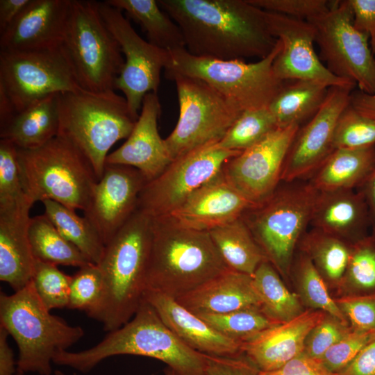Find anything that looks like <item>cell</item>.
Returning <instances> with one entry per match:
<instances>
[{"instance_id": "obj_51", "label": "cell", "mask_w": 375, "mask_h": 375, "mask_svg": "<svg viewBox=\"0 0 375 375\" xmlns=\"http://www.w3.org/2000/svg\"><path fill=\"white\" fill-rule=\"evenodd\" d=\"M356 30L368 37L375 55V0H348Z\"/></svg>"}, {"instance_id": "obj_53", "label": "cell", "mask_w": 375, "mask_h": 375, "mask_svg": "<svg viewBox=\"0 0 375 375\" xmlns=\"http://www.w3.org/2000/svg\"><path fill=\"white\" fill-rule=\"evenodd\" d=\"M8 335L7 331L0 326V375H24L15 360L8 342Z\"/></svg>"}, {"instance_id": "obj_33", "label": "cell", "mask_w": 375, "mask_h": 375, "mask_svg": "<svg viewBox=\"0 0 375 375\" xmlns=\"http://www.w3.org/2000/svg\"><path fill=\"white\" fill-rule=\"evenodd\" d=\"M351 244L312 228L298 247L309 257L326 283L340 287L349 262Z\"/></svg>"}, {"instance_id": "obj_43", "label": "cell", "mask_w": 375, "mask_h": 375, "mask_svg": "<svg viewBox=\"0 0 375 375\" xmlns=\"http://www.w3.org/2000/svg\"><path fill=\"white\" fill-rule=\"evenodd\" d=\"M333 145L335 149H361L375 145V119L360 114L349 103L338 120Z\"/></svg>"}, {"instance_id": "obj_31", "label": "cell", "mask_w": 375, "mask_h": 375, "mask_svg": "<svg viewBox=\"0 0 375 375\" xmlns=\"http://www.w3.org/2000/svg\"><path fill=\"white\" fill-rule=\"evenodd\" d=\"M231 269L253 276L267 258L242 217L209 231Z\"/></svg>"}, {"instance_id": "obj_5", "label": "cell", "mask_w": 375, "mask_h": 375, "mask_svg": "<svg viewBox=\"0 0 375 375\" xmlns=\"http://www.w3.org/2000/svg\"><path fill=\"white\" fill-rule=\"evenodd\" d=\"M59 131L90 163L101 179L110 149L128 138L136 119L124 97L114 90L58 94Z\"/></svg>"}, {"instance_id": "obj_27", "label": "cell", "mask_w": 375, "mask_h": 375, "mask_svg": "<svg viewBox=\"0 0 375 375\" xmlns=\"http://www.w3.org/2000/svg\"><path fill=\"white\" fill-rule=\"evenodd\" d=\"M176 300L194 314H223L260 307L252 276L231 269Z\"/></svg>"}, {"instance_id": "obj_56", "label": "cell", "mask_w": 375, "mask_h": 375, "mask_svg": "<svg viewBox=\"0 0 375 375\" xmlns=\"http://www.w3.org/2000/svg\"><path fill=\"white\" fill-rule=\"evenodd\" d=\"M360 190L368 206L372 227L375 231V168Z\"/></svg>"}, {"instance_id": "obj_24", "label": "cell", "mask_w": 375, "mask_h": 375, "mask_svg": "<svg viewBox=\"0 0 375 375\" xmlns=\"http://www.w3.org/2000/svg\"><path fill=\"white\" fill-rule=\"evenodd\" d=\"M326 315L321 310H304L242 343L243 354L260 372L278 369L303 353L307 335Z\"/></svg>"}, {"instance_id": "obj_1", "label": "cell", "mask_w": 375, "mask_h": 375, "mask_svg": "<svg viewBox=\"0 0 375 375\" xmlns=\"http://www.w3.org/2000/svg\"><path fill=\"white\" fill-rule=\"evenodd\" d=\"M177 24L186 50L218 60L263 59L278 40L272 33L267 11L249 0H158Z\"/></svg>"}, {"instance_id": "obj_47", "label": "cell", "mask_w": 375, "mask_h": 375, "mask_svg": "<svg viewBox=\"0 0 375 375\" xmlns=\"http://www.w3.org/2000/svg\"><path fill=\"white\" fill-rule=\"evenodd\" d=\"M334 300L351 328L375 332V293L345 294Z\"/></svg>"}, {"instance_id": "obj_12", "label": "cell", "mask_w": 375, "mask_h": 375, "mask_svg": "<svg viewBox=\"0 0 375 375\" xmlns=\"http://www.w3.org/2000/svg\"><path fill=\"white\" fill-rule=\"evenodd\" d=\"M315 31L319 57L335 76L375 94V58L367 36L355 28L348 0L331 1L328 12L308 20Z\"/></svg>"}, {"instance_id": "obj_32", "label": "cell", "mask_w": 375, "mask_h": 375, "mask_svg": "<svg viewBox=\"0 0 375 375\" xmlns=\"http://www.w3.org/2000/svg\"><path fill=\"white\" fill-rule=\"evenodd\" d=\"M109 5L126 12L146 34L148 42L171 51L185 48V40L177 24L155 0H106Z\"/></svg>"}, {"instance_id": "obj_59", "label": "cell", "mask_w": 375, "mask_h": 375, "mask_svg": "<svg viewBox=\"0 0 375 375\" xmlns=\"http://www.w3.org/2000/svg\"><path fill=\"white\" fill-rule=\"evenodd\" d=\"M54 375H67L65 373L62 372L61 370L56 369L53 372Z\"/></svg>"}, {"instance_id": "obj_55", "label": "cell", "mask_w": 375, "mask_h": 375, "mask_svg": "<svg viewBox=\"0 0 375 375\" xmlns=\"http://www.w3.org/2000/svg\"><path fill=\"white\" fill-rule=\"evenodd\" d=\"M350 104L360 114L375 119V94L353 90L351 94Z\"/></svg>"}, {"instance_id": "obj_21", "label": "cell", "mask_w": 375, "mask_h": 375, "mask_svg": "<svg viewBox=\"0 0 375 375\" xmlns=\"http://www.w3.org/2000/svg\"><path fill=\"white\" fill-rule=\"evenodd\" d=\"M160 111L158 94H146L132 132L119 148L108 155L106 164L132 167L147 182L159 176L172 162L158 128Z\"/></svg>"}, {"instance_id": "obj_30", "label": "cell", "mask_w": 375, "mask_h": 375, "mask_svg": "<svg viewBox=\"0 0 375 375\" xmlns=\"http://www.w3.org/2000/svg\"><path fill=\"white\" fill-rule=\"evenodd\" d=\"M329 87L314 81H285L268 108L278 127L308 122L323 104Z\"/></svg>"}, {"instance_id": "obj_6", "label": "cell", "mask_w": 375, "mask_h": 375, "mask_svg": "<svg viewBox=\"0 0 375 375\" xmlns=\"http://www.w3.org/2000/svg\"><path fill=\"white\" fill-rule=\"evenodd\" d=\"M0 326L15 341L17 364L24 374L51 375L54 356L80 340L84 330L50 313L31 281L22 289L0 294Z\"/></svg>"}, {"instance_id": "obj_8", "label": "cell", "mask_w": 375, "mask_h": 375, "mask_svg": "<svg viewBox=\"0 0 375 375\" xmlns=\"http://www.w3.org/2000/svg\"><path fill=\"white\" fill-rule=\"evenodd\" d=\"M317 193L308 181L282 182L267 199L242 215L281 277L291 275L294 250L310 224Z\"/></svg>"}, {"instance_id": "obj_17", "label": "cell", "mask_w": 375, "mask_h": 375, "mask_svg": "<svg viewBox=\"0 0 375 375\" xmlns=\"http://www.w3.org/2000/svg\"><path fill=\"white\" fill-rule=\"evenodd\" d=\"M355 87H329L320 108L299 128L285 160L281 183L310 177L333 151L337 122Z\"/></svg>"}, {"instance_id": "obj_52", "label": "cell", "mask_w": 375, "mask_h": 375, "mask_svg": "<svg viewBox=\"0 0 375 375\" xmlns=\"http://www.w3.org/2000/svg\"><path fill=\"white\" fill-rule=\"evenodd\" d=\"M336 375H375V338Z\"/></svg>"}, {"instance_id": "obj_45", "label": "cell", "mask_w": 375, "mask_h": 375, "mask_svg": "<svg viewBox=\"0 0 375 375\" xmlns=\"http://www.w3.org/2000/svg\"><path fill=\"white\" fill-rule=\"evenodd\" d=\"M26 196L20 181L17 147L0 140V205L16 201Z\"/></svg>"}, {"instance_id": "obj_49", "label": "cell", "mask_w": 375, "mask_h": 375, "mask_svg": "<svg viewBox=\"0 0 375 375\" xmlns=\"http://www.w3.org/2000/svg\"><path fill=\"white\" fill-rule=\"evenodd\" d=\"M206 375H258V369L244 355L223 357L206 355Z\"/></svg>"}, {"instance_id": "obj_16", "label": "cell", "mask_w": 375, "mask_h": 375, "mask_svg": "<svg viewBox=\"0 0 375 375\" xmlns=\"http://www.w3.org/2000/svg\"><path fill=\"white\" fill-rule=\"evenodd\" d=\"M299 127H278L230 158L222 168L225 179L253 205L265 201L281 183L285 160Z\"/></svg>"}, {"instance_id": "obj_19", "label": "cell", "mask_w": 375, "mask_h": 375, "mask_svg": "<svg viewBox=\"0 0 375 375\" xmlns=\"http://www.w3.org/2000/svg\"><path fill=\"white\" fill-rule=\"evenodd\" d=\"M146 183L142 174L132 167L106 164L102 177L97 182L83 211V216L105 245L136 210Z\"/></svg>"}, {"instance_id": "obj_36", "label": "cell", "mask_w": 375, "mask_h": 375, "mask_svg": "<svg viewBox=\"0 0 375 375\" xmlns=\"http://www.w3.org/2000/svg\"><path fill=\"white\" fill-rule=\"evenodd\" d=\"M44 215L60 234L74 245L92 263L99 265L106 245L97 230L76 210L52 200L42 202Z\"/></svg>"}, {"instance_id": "obj_29", "label": "cell", "mask_w": 375, "mask_h": 375, "mask_svg": "<svg viewBox=\"0 0 375 375\" xmlns=\"http://www.w3.org/2000/svg\"><path fill=\"white\" fill-rule=\"evenodd\" d=\"M375 168V145L335 149L310 177L319 192L360 188Z\"/></svg>"}, {"instance_id": "obj_20", "label": "cell", "mask_w": 375, "mask_h": 375, "mask_svg": "<svg viewBox=\"0 0 375 375\" xmlns=\"http://www.w3.org/2000/svg\"><path fill=\"white\" fill-rule=\"evenodd\" d=\"M253 206L228 183L222 170L164 217L185 228L209 232L242 217Z\"/></svg>"}, {"instance_id": "obj_58", "label": "cell", "mask_w": 375, "mask_h": 375, "mask_svg": "<svg viewBox=\"0 0 375 375\" xmlns=\"http://www.w3.org/2000/svg\"><path fill=\"white\" fill-rule=\"evenodd\" d=\"M165 375H176V374H175L174 372L172 369L168 367L165 370Z\"/></svg>"}, {"instance_id": "obj_34", "label": "cell", "mask_w": 375, "mask_h": 375, "mask_svg": "<svg viewBox=\"0 0 375 375\" xmlns=\"http://www.w3.org/2000/svg\"><path fill=\"white\" fill-rule=\"evenodd\" d=\"M252 278L261 309L276 322H288L305 310L299 296L288 289L268 260L258 266Z\"/></svg>"}, {"instance_id": "obj_3", "label": "cell", "mask_w": 375, "mask_h": 375, "mask_svg": "<svg viewBox=\"0 0 375 375\" xmlns=\"http://www.w3.org/2000/svg\"><path fill=\"white\" fill-rule=\"evenodd\" d=\"M152 218L138 208L106 245L98 265L104 285L97 320L110 332L129 322L147 290Z\"/></svg>"}, {"instance_id": "obj_13", "label": "cell", "mask_w": 375, "mask_h": 375, "mask_svg": "<svg viewBox=\"0 0 375 375\" xmlns=\"http://www.w3.org/2000/svg\"><path fill=\"white\" fill-rule=\"evenodd\" d=\"M0 88L15 112L51 94L83 90L61 45L39 51H0Z\"/></svg>"}, {"instance_id": "obj_7", "label": "cell", "mask_w": 375, "mask_h": 375, "mask_svg": "<svg viewBox=\"0 0 375 375\" xmlns=\"http://www.w3.org/2000/svg\"><path fill=\"white\" fill-rule=\"evenodd\" d=\"M17 151L22 189L33 203L52 200L85 210L98 179L72 143L58 135L38 148Z\"/></svg>"}, {"instance_id": "obj_39", "label": "cell", "mask_w": 375, "mask_h": 375, "mask_svg": "<svg viewBox=\"0 0 375 375\" xmlns=\"http://www.w3.org/2000/svg\"><path fill=\"white\" fill-rule=\"evenodd\" d=\"M345 294L375 293V234L352 243L347 267L340 285Z\"/></svg>"}, {"instance_id": "obj_54", "label": "cell", "mask_w": 375, "mask_h": 375, "mask_svg": "<svg viewBox=\"0 0 375 375\" xmlns=\"http://www.w3.org/2000/svg\"><path fill=\"white\" fill-rule=\"evenodd\" d=\"M31 0H0V34L17 17Z\"/></svg>"}, {"instance_id": "obj_41", "label": "cell", "mask_w": 375, "mask_h": 375, "mask_svg": "<svg viewBox=\"0 0 375 375\" xmlns=\"http://www.w3.org/2000/svg\"><path fill=\"white\" fill-rule=\"evenodd\" d=\"M104 294L102 274L97 265L81 267L72 276L67 308L85 311L97 318Z\"/></svg>"}, {"instance_id": "obj_11", "label": "cell", "mask_w": 375, "mask_h": 375, "mask_svg": "<svg viewBox=\"0 0 375 375\" xmlns=\"http://www.w3.org/2000/svg\"><path fill=\"white\" fill-rule=\"evenodd\" d=\"M179 115L165 142L174 159L208 144L219 142L243 112L206 82L174 75Z\"/></svg>"}, {"instance_id": "obj_18", "label": "cell", "mask_w": 375, "mask_h": 375, "mask_svg": "<svg viewBox=\"0 0 375 375\" xmlns=\"http://www.w3.org/2000/svg\"><path fill=\"white\" fill-rule=\"evenodd\" d=\"M270 31L281 43L273 62V70L283 81L308 80L328 87L356 85L333 74L314 49L315 31L307 20L267 11Z\"/></svg>"}, {"instance_id": "obj_38", "label": "cell", "mask_w": 375, "mask_h": 375, "mask_svg": "<svg viewBox=\"0 0 375 375\" xmlns=\"http://www.w3.org/2000/svg\"><path fill=\"white\" fill-rule=\"evenodd\" d=\"M223 335L244 343L281 323L269 317L260 306H251L223 314H196Z\"/></svg>"}, {"instance_id": "obj_25", "label": "cell", "mask_w": 375, "mask_h": 375, "mask_svg": "<svg viewBox=\"0 0 375 375\" xmlns=\"http://www.w3.org/2000/svg\"><path fill=\"white\" fill-rule=\"evenodd\" d=\"M144 299L167 327L192 349L223 357L244 355L242 343L223 335L175 299L151 290H146Z\"/></svg>"}, {"instance_id": "obj_14", "label": "cell", "mask_w": 375, "mask_h": 375, "mask_svg": "<svg viewBox=\"0 0 375 375\" xmlns=\"http://www.w3.org/2000/svg\"><path fill=\"white\" fill-rule=\"evenodd\" d=\"M240 152L223 149L215 142L174 159L159 176L145 183L137 208L153 219L169 215Z\"/></svg>"}, {"instance_id": "obj_15", "label": "cell", "mask_w": 375, "mask_h": 375, "mask_svg": "<svg viewBox=\"0 0 375 375\" xmlns=\"http://www.w3.org/2000/svg\"><path fill=\"white\" fill-rule=\"evenodd\" d=\"M98 6L103 22L124 55V64L115 89L123 92L130 112L137 120L145 95L158 92L161 71L167 63L168 51L142 39L120 10L105 1H98Z\"/></svg>"}, {"instance_id": "obj_50", "label": "cell", "mask_w": 375, "mask_h": 375, "mask_svg": "<svg viewBox=\"0 0 375 375\" xmlns=\"http://www.w3.org/2000/svg\"><path fill=\"white\" fill-rule=\"evenodd\" d=\"M258 375H336L329 371L319 359L311 358L304 353L292 359L278 369L259 371Z\"/></svg>"}, {"instance_id": "obj_28", "label": "cell", "mask_w": 375, "mask_h": 375, "mask_svg": "<svg viewBox=\"0 0 375 375\" xmlns=\"http://www.w3.org/2000/svg\"><path fill=\"white\" fill-rule=\"evenodd\" d=\"M58 94H51L16 112L0 126V138L17 149L38 148L58 134Z\"/></svg>"}, {"instance_id": "obj_40", "label": "cell", "mask_w": 375, "mask_h": 375, "mask_svg": "<svg viewBox=\"0 0 375 375\" xmlns=\"http://www.w3.org/2000/svg\"><path fill=\"white\" fill-rule=\"evenodd\" d=\"M277 128L268 107L244 110L217 144L225 149L242 151Z\"/></svg>"}, {"instance_id": "obj_35", "label": "cell", "mask_w": 375, "mask_h": 375, "mask_svg": "<svg viewBox=\"0 0 375 375\" xmlns=\"http://www.w3.org/2000/svg\"><path fill=\"white\" fill-rule=\"evenodd\" d=\"M28 238L35 259L56 265L79 268L92 264L60 234L44 214L31 218Z\"/></svg>"}, {"instance_id": "obj_4", "label": "cell", "mask_w": 375, "mask_h": 375, "mask_svg": "<svg viewBox=\"0 0 375 375\" xmlns=\"http://www.w3.org/2000/svg\"><path fill=\"white\" fill-rule=\"evenodd\" d=\"M228 269L209 232L152 218L147 290L176 299Z\"/></svg>"}, {"instance_id": "obj_22", "label": "cell", "mask_w": 375, "mask_h": 375, "mask_svg": "<svg viewBox=\"0 0 375 375\" xmlns=\"http://www.w3.org/2000/svg\"><path fill=\"white\" fill-rule=\"evenodd\" d=\"M71 0H31L0 34V51L44 50L61 44Z\"/></svg>"}, {"instance_id": "obj_42", "label": "cell", "mask_w": 375, "mask_h": 375, "mask_svg": "<svg viewBox=\"0 0 375 375\" xmlns=\"http://www.w3.org/2000/svg\"><path fill=\"white\" fill-rule=\"evenodd\" d=\"M72 278L57 265L35 259L31 281L49 310L67 308Z\"/></svg>"}, {"instance_id": "obj_10", "label": "cell", "mask_w": 375, "mask_h": 375, "mask_svg": "<svg viewBox=\"0 0 375 375\" xmlns=\"http://www.w3.org/2000/svg\"><path fill=\"white\" fill-rule=\"evenodd\" d=\"M60 45L83 90H115L124 58L101 17L98 1L71 0Z\"/></svg>"}, {"instance_id": "obj_57", "label": "cell", "mask_w": 375, "mask_h": 375, "mask_svg": "<svg viewBox=\"0 0 375 375\" xmlns=\"http://www.w3.org/2000/svg\"><path fill=\"white\" fill-rule=\"evenodd\" d=\"M15 112L4 90L0 88V126L8 122Z\"/></svg>"}, {"instance_id": "obj_44", "label": "cell", "mask_w": 375, "mask_h": 375, "mask_svg": "<svg viewBox=\"0 0 375 375\" xmlns=\"http://www.w3.org/2000/svg\"><path fill=\"white\" fill-rule=\"evenodd\" d=\"M374 338L375 332L351 328L328 349L319 360L329 371L337 374L346 367Z\"/></svg>"}, {"instance_id": "obj_60", "label": "cell", "mask_w": 375, "mask_h": 375, "mask_svg": "<svg viewBox=\"0 0 375 375\" xmlns=\"http://www.w3.org/2000/svg\"><path fill=\"white\" fill-rule=\"evenodd\" d=\"M373 233H374V234H375V231H373Z\"/></svg>"}, {"instance_id": "obj_26", "label": "cell", "mask_w": 375, "mask_h": 375, "mask_svg": "<svg viewBox=\"0 0 375 375\" xmlns=\"http://www.w3.org/2000/svg\"><path fill=\"white\" fill-rule=\"evenodd\" d=\"M310 224L351 244L367 236L372 227L364 195L355 190L318 191Z\"/></svg>"}, {"instance_id": "obj_48", "label": "cell", "mask_w": 375, "mask_h": 375, "mask_svg": "<svg viewBox=\"0 0 375 375\" xmlns=\"http://www.w3.org/2000/svg\"><path fill=\"white\" fill-rule=\"evenodd\" d=\"M249 1L264 10L307 21L328 12L331 7V1L326 0Z\"/></svg>"}, {"instance_id": "obj_46", "label": "cell", "mask_w": 375, "mask_h": 375, "mask_svg": "<svg viewBox=\"0 0 375 375\" xmlns=\"http://www.w3.org/2000/svg\"><path fill=\"white\" fill-rule=\"evenodd\" d=\"M351 329L349 324L327 314L309 332L305 341L303 353L311 358L320 359Z\"/></svg>"}, {"instance_id": "obj_23", "label": "cell", "mask_w": 375, "mask_h": 375, "mask_svg": "<svg viewBox=\"0 0 375 375\" xmlns=\"http://www.w3.org/2000/svg\"><path fill=\"white\" fill-rule=\"evenodd\" d=\"M33 204L26 195L0 205V280L15 292L25 287L33 274L35 258L28 238Z\"/></svg>"}, {"instance_id": "obj_2", "label": "cell", "mask_w": 375, "mask_h": 375, "mask_svg": "<svg viewBox=\"0 0 375 375\" xmlns=\"http://www.w3.org/2000/svg\"><path fill=\"white\" fill-rule=\"evenodd\" d=\"M118 355L156 358L176 375H206V354L184 343L144 299L129 322L108 332L98 344L81 351H60L53 362L88 373L105 359Z\"/></svg>"}, {"instance_id": "obj_9", "label": "cell", "mask_w": 375, "mask_h": 375, "mask_svg": "<svg viewBox=\"0 0 375 375\" xmlns=\"http://www.w3.org/2000/svg\"><path fill=\"white\" fill-rule=\"evenodd\" d=\"M281 47L254 62L198 57L185 48L168 51L167 79L181 75L200 79L235 103L242 111L268 107L285 83L275 75L273 62Z\"/></svg>"}, {"instance_id": "obj_37", "label": "cell", "mask_w": 375, "mask_h": 375, "mask_svg": "<svg viewBox=\"0 0 375 375\" xmlns=\"http://www.w3.org/2000/svg\"><path fill=\"white\" fill-rule=\"evenodd\" d=\"M291 274L294 277L298 296L302 304L349 324L331 297L326 281L308 256L300 251L295 261H293Z\"/></svg>"}]
</instances>
